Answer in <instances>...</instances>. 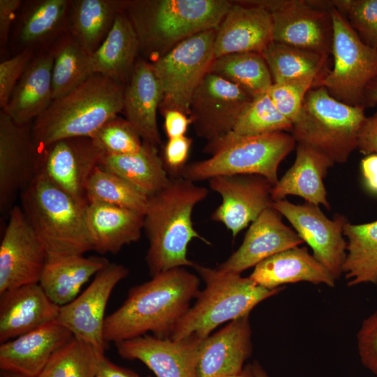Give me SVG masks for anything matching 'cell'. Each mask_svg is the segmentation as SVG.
<instances>
[{"label":"cell","instance_id":"cell-1","mask_svg":"<svg viewBox=\"0 0 377 377\" xmlns=\"http://www.w3.org/2000/svg\"><path fill=\"white\" fill-rule=\"evenodd\" d=\"M198 276L186 267L159 273L130 289L124 303L105 318V343H117L151 332L169 338L200 293Z\"/></svg>","mask_w":377,"mask_h":377},{"label":"cell","instance_id":"cell-2","mask_svg":"<svg viewBox=\"0 0 377 377\" xmlns=\"http://www.w3.org/2000/svg\"><path fill=\"white\" fill-rule=\"evenodd\" d=\"M208 193L207 188L179 176L170 177L163 188L149 197L144 230L149 242L145 260L151 277L176 267H193L195 263L187 257L193 239L211 244L192 221L194 207Z\"/></svg>","mask_w":377,"mask_h":377},{"label":"cell","instance_id":"cell-3","mask_svg":"<svg viewBox=\"0 0 377 377\" xmlns=\"http://www.w3.org/2000/svg\"><path fill=\"white\" fill-rule=\"evenodd\" d=\"M125 87L94 73L69 93L52 101L32 122L34 140L42 150L66 138L93 135L124 109Z\"/></svg>","mask_w":377,"mask_h":377},{"label":"cell","instance_id":"cell-4","mask_svg":"<svg viewBox=\"0 0 377 377\" xmlns=\"http://www.w3.org/2000/svg\"><path fill=\"white\" fill-rule=\"evenodd\" d=\"M231 6L226 0H131L125 12L140 50L155 61L185 39L216 29Z\"/></svg>","mask_w":377,"mask_h":377},{"label":"cell","instance_id":"cell-5","mask_svg":"<svg viewBox=\"0 0 377 377\" xmlns=\"http://www.w3.org/2000/svg\"><path fill=\"white\" fill-rule=\"evenodd\" d=\"M21 207L41 241L47 260L93 251L86 207L39 172L20 194Z\"/></svg>","mask_w":377,"mask_h":377},{"label":"cell","instance_id":"cell-6","mask_svg":"<svg viewBox=\"0 0 377 377\" xmlns=\"http://www.w3.org/2000/svg\"><path fill=\"white\" fill-rule=\"evenodd\" d=\"M193 268L205 287L173 328L169 337L172 339L191 336L204 339L221 324L250 314L258 304L285 288L267 289L249 276L196 263Z\"/></svg>","mask_w":377,"mask_h":377},{"label":"cell","instance_id":"cell-7","mask_svg":"<svg viewBox=\"0 0 377 377\" xmlns=\"http://www.w3.org/2000/svg\"><path fill=\"white\" fill-rule=\"evenodd\" d=\"M296 145L292 134L287 132L253 136L229 134L207 144L204 151L211 156L186 164L179 176L196 182L219 175H257L274 186L279 181V165Z\"/></svg>","mask_w":377,"mask_h":377},{"label":"cell","instance_id":"cell-8","mask_svg":"<svg viewBox=\"0 0 377 377\" xmlns=\"http://www.w3.org/2000/svg\"><path fill=\"white\" fill-rule=\"evenodd\" d=\"M366 118L363 106L341 102L320 86L308 91L291 134L297 144L321 152L334 164L343 163L357 149Z\"/></svg>","mask_w":377,"mask_h":377},{"label":"cell","instance_id":"cell-9","mask_svg":"<svg viewBox=\"0 0 377 377\" xmlns=\"http://www.w3.org/2000/svg\"><path fill=\"white\" fill-rule=\"evenodd\" d=\"M330 14L334 64L319 87L341 102L363 106L366 88L377 77V50L364 43L334 6Z\"/></svg>","mask_w":377,"mask_h":377},{"label":"cell","instance_id":"cell-10","mask_svg":"<svg viewBox=\"0 0 377 377\" xmlns=\"http://www.w3.org/2000/svg\"><path fill=\"white\" fill-rule=\"evenodd\" d=\"M215 29L182 41L151 64L161 84V112L175 110L189 115L191 98L214 59Z\"/></svg>","mask_w":377,"mask_h":377},{"label":"cell","instance_id":"cell-11","mask_svg":"<svg viewBox=\"0 0 377 377\" xmlns=\"http://www.w3.org/2000/svg\"><path fill=\"white\" fill-rule=\"evenodd\" d=\"M330 1L260 0L270 13L273 41L327 56L332 53Z\"/></svg>","mask_w":377,"mask_h":377},{"label":"cell","instance_id":"cell-12","mask_svg":"<svg viewBox=\"0 0 377 377\" xmlns=\"http://www.w3.org/2000/svg\"><path fill=\"white\" fill-rule=\"evenodd\" d=\"M253 98L236 84L207 73L190 103L188 117L196 135L207 144L226 137Z\"/></svg>","mask_w":377,"mask_h":377},{"label":"cell","instance_id":"cell-13","mask_svg":"<svg viewBox=\"0 0 377 377\" xmlns=\"http://www.w3.org/2000/svg\"><path fill=\"white\" fill-rule=\"evenodd\" d=\"M272 207L292 225L294 230L312 249L314 258L337 280L343 274L347 242L343 226L345 216L328 219L319 206L305 202L302 205L287 200L274 201Z\"/></svg>","mask_w":377,"mask_h":377},{"label":"cell","instance_id":"cell-14","mask_svg":"<svg viewBox=\"0 0 377 377\" xmlns=\"http://www.w3.org/2000/svg\"><path fill=\"white\" fill-rule=\"evenodd\" d=\"M31 124L15 123L0 111V210L12 209L21 193L40 172L41 150L36 145Z\"/></svg>","mask_w":377,"mask_h":377},{"label":"cell","instance_id":"cell-15","mask_svg":"<svg viewBox=\"0 0 377 377\" xmlns=\"http://www.w3.org/2000/svg\"><path fill=\"white\" fill-rule=\"evenodd\" d=\"M47 260L45 249L22 207L13 206L0 244V293L39 283Z\"/></svg>","mask_w":377,"mask_h":377},{"label":"cell","instance_id":"cell-16","mask_svg":"<svg viewBox=\"0 0 377 377\" xmlns=\"http://www.w3.org/2000/svg\"><path fill=\"white\" fill-rule=\"evenodd\" d=\"M105 154L92 138L60 140L41 150L40 172L75 200L87 205L88 182Z\"/></svg>","mask_w":377,"mask_h":377},{"label":"cell","instance_id":"cell-17","mask_svg":"<svg viewBox=\"0 0 377 377\" xmlns=\"http://www.w3.org/2000/svg\"><path fill=\"white\" fill-rule=\"evenodd\" d=\"M128 273L125 266L110 263L95 275L81 295L60 307L56 322L74 337L105 353L106 343L103 338V327L106 306L114 287Z\"/></svg>","mask_w":377,"mask_h":377},{"label":"cell","instance_id":"cell-18","mask_svg":"<svg viewBox=\"0 0 377 377\" xmlns=\"http://www.w3.org/2000/svg\"><path fill=\"white\" fill-rule=\"evenodd\" d=\"M208 181L209 188L222 199L211 219L223 224L234 239L265 209L272 207L273 185L263 176L219 175Z\"/></svg>","mask_w":377,"mask_h":377},{"label":"cell","instance_id":"cell-19","mask_svg":"<svg viewBox=\"0 0 377 377\" xmlns=\"http://www.w3.org/2000/svg\"><path fill=\"white\" fill-rule=\"evenodd\" d=\"M202 340L193 336L172 339L147 334L115 345L121 357L140 360L156 377H198Z\"/></svg>","mask_w":377,"mask_h":377},{"label":"cell","instance_id":"cell-20","mask_svg":"<svg viewBox=\"0 0 377 377\" xmlns=\"http://www.w3.org/2000/svg\"><path fill=\"white\" fill-rule=\"evenodd\" d=\"M303 243L296 231L283 222L282 215L270 207L251 223L239 247L216 268L241 274L276 253Z\"/></svg>","mask_w":377,"mask_h":377},{"label":"cell","instance_id":"cell-21","mask_svg":"<svg viewBox=\"0 0 377 377\" xmlns=\"http://www.w3.org/2000/svg\"><path fill=\"white\" fill-rule=\"evenodd\" d=\"M215 29L214 59L239 52L263 51L273 41L272 17L261 8L236 1Z\"/></svg>","mask_w":377,"mask_h":377},{"label":"cell","instance_id":"cell-22","mask_svg":"<svg viewBox=\"0 0 377 377\" xmlns=\"http://www.w3.org/2000/svg\"><path fill=\"white\" fill-rule=\"evenodd\" d=\"M252 353L249 314L230 321L201 343L198 377H227L239 374Z\"/></svg>","mask_w":377,"mask_h":377},{"label":"cell","instance_id":"cell-23","mask_svg":"<svg viewBox=\"0 0 377 377\" xmlns=\"http://www.w3.org/2000/svg\"><path fill=\"white\" fill-rule=\"evenodd\" d=\"M70 6L69 0L23 1L12 34L15 54L47 50L68 31Z\"/></svg>","mask_w":377,"mask_h":377},{"label":"cell","instance_id":"cell-24","mask_svg":"<svg viewBox=\"0 0 377 377\" xmlns=\"http://www.w3.org/2000/svg\"><path fill=\"white\" fill-rule=\"evenodd\" d=\"M39 283L0 293V342L15 339L56 321L60 311Z\"/></svg>","mask_w":377,"mask_h":377},{"label":"cell","instance_id":"cell-25","mask_svg":"<svg viewBox=\"0 0 377 377\" xmlns=\"http://www.w3.org/2000/svg\"><path fill=\"white\" fill-rule=\"evenodd\" d=\"M73 337L54 321L2 343L0 369L38 377L53 354Z\"/></svg>","mask_w":377,"mask_h":377},{"label":"cell","instance_id":"cell-26","mask_svg":"<svg viewBox=\"0 0 377 377\" xmlns=\"http://www.w3.org/2000/svg\"><path fill=\"white\" fill-rule=\"evenodd\" d=\"M162 98L151 63L138 60L125 87L123 111L142 141L156 147L161 143L156 115Z\"/></svg>","mask_w":377,"mask_h":377},{"label":"cell","instance_id":"cell-27","mask_svg":"<svg viewBox=\"0 0 377 377\" xmlns=\"http://www.w3.org/2000/svg\"><path fill=\"white\" fill-rule=\"evenodd\" d=\"M257 284L275 289L301 281L334 287L336 279L306 247L295 246L257 264L249 276Z\"/></svg>","mask_w":377,"mask_h":377},{"label":"cell","instance_id":"cell-28","mask_svg":"<svg viewBox=\"0 0 377 377\" xmlns=\"http://www.w3.org/2000/svg\"><path fill=\"white\" fill-rule=\"evenodd\" d=\"M86 224L93 251L115 254L139 240L144 230V214L129 209L99 202L86 207Z\"/></svg>","mask_w":377,"mask_h":377},{"label":"cell","instance_id":"cell-29","mask_svg":"<svg viewBox=\"0 0 377 377\" xmlns=\"http://www.w3.org/2000/svg\"><path fill=\"white\" fill-rule=\"evenodd\" d=\"M334 163L321 152L306 145H296L292 166L272 187L273 202L297 195L306 202L330 209L323 179Z\"/></svg>","mask_w":377,"mask_h":377},{"label":"cell","instance_id":"cell-30","mask_svg":"<svg viewBox=\"0 0 377 377\" xmlns=\"http://www.w3.org/2000/svg\"><path fill=\"white\" fill-rule=\"evenodd\" d=\"M52 62L50 52L43 50L29 63L3 110L15 123L31 124L52 102Z\"/></svg>","mask_w":377,"mask_h":377},{"label":"cell","instance_id":"cell-31","mask_svg":"<svg viewBox=\"0 0 377 377\" xmlns=\"http://www.w3.org/2000/svg\"><path fill=\"white\" fill-rule=\"evenodd\" d=\"M139 50L135 30L125 10L121 11L117 15L107 37L91 54L93 73L103 75L124 85L131 77Z\"/></svg>","mask_w":377,"mask_h":377},{"label":"cell","instance_id":"cell-32","mask_svg":"<svg viewBox=\"0 0 377 377\" xmlns=\"http://www.w3.org/2000/svg\"><path fill=\"white\" fill-rule=\"evenodd\" d=\"M109 263L103 257L83 255L47 260L39 284L54 303L62 306L75 300L83 285Z\"/></svg>","mask_w":377,"mask_h":377},{"label":"cell","instance_id":"cell-33","mask_svg":"<svg viewBox=\"0 0 377 377\" xmlns=\"http://www.w3.org/2000/svg\"><path fill=\"white\" fill-rule=\"evenodd\" d=\"M126 3L121 0H71L68 31L91 54L107 37Z\"/></svg>","mask_w":377,"mask_h":377},{"label":"cell","instance_id":"cell-34","mask_svg":"<svg viewBox=\"0 0 377 377\" xmlns=\"http://www.w3.org/2000/svg\"><path fill=\"white\" fill-rule=\"evenodd\" d=\"M100 166L124 178L148 197L163 188L170 179L157 147L146 142L133 153L105 154Z\"/></svg>","mask_w":377,"mask_h":377},{"label":"cell","instance_id":"cell-35","mask_svg":"<svg viewBox=\"0 0 377 377\" xmlns=\"http://www.w3.org/2000/svg\"><path fill=\"white\" fill-rule=\"evenodd\" d=\"M343 235L347 246L343 274L347 286L377 285V220L362 224L348 221Z\"/></svg>","mask_w":377,"mask_h":377},{"label":"cell","instance_id":"cell-36","mask_svg":"<svg viewBox=\"0 0 377 377\" xmlns=\"http://www.w3.org/2000/svg\"><path fill=\"white\" fill-rule=\"evenodd\" d=\"M47 50L53 61V100L69 93L94 74L91 54L85 51L68 31Z\"/></svg>","mask_w":377,"mask_h":377},{"label":"cell","instance_id":"cell-37","mask_svg":"<svg viewBox=\"0 0 377 377\" xmlns=\"http://www.w3.org/2000/svg\"><path fill=\"white\" fill-rule=\"evenodd\" d=\"M270 71L273 83L313 77L320 82L329 71L328 57L272 41L261 53Z\"/></svg>","mask_w":377,"mask_h":377},{"label":"cell","instance_id":"cell-38","mask_svg":"<svg viewBox=\"0 0 377 377\" xmlns=\"http://www.w3.org/2000/svg\"><path fill=\"white\" fill-rule=\"evenodd\" d=\"M208 73L228 80L255 98L273 84L269 68L260 53L239 52L215 58Z\"/></svg>","mask_w":377,"mask_h":377},{"label":"cell","instance_id":"cell-39","mask_svg":"<svg viewBox=\"0 0 377 377\" xmlns=\"http://www.w3.org/2000/svg\"><path fill=\"white\" fill-rule=\"evenodd\" d=\"M88 202H99L145 214L149 197L120 176L100 165L91 175L86 190Z\"/></svg>","mask_w":377,"mask_h":377},{"label":"cell","instance_id":"cell-40","mask_svg":"<svg viewBox=\"0 0 377 377\" xmlns=\"http://www.w3.org/2000/svg\"><path fill=\"white\" fill-rule=\"evenodd\" d=\"M104 353L73 337L51 357L38 377H96Z\"/></svg>","mask_w":377,"mask_h":377},{"label":"cell","instance_id":"cell-41","mask_svg":"<svg viewBox=\"0 0 377 377\" xmlns=\"http://www.w3.org/2000/svg\"><path fill=\"white\" fill-rule=\"evenodd\" d=\"M292 129L293 123L279 111L267 91L253 98L230 134L253 136L276 132L291 133Z\"/></svg>","mask_w":377,"mask_h":377},{"label":"cell","instance_id":"cell-42","mask_svg":"<svg viewBox=\"0 0 377 377\" xmlns=\"http://www.w3.org/2000/svg\"><path fill=\"white\" fill-rule=\"evenodd\" d=\"M332 4L361 40L377 50V0H334Z\"/></svg>","mask_w":377,"mask_h":377},{"label":"cell","instance_id":"cell-43","mask_svg":"<svg viewBox=\"0 0 377 377\" xmlns=\"http://www.w3.org/2000/svg\"><path fill=\"white\" fill-rule=\"evenodd\" d=\"M108 155H123L138 151L142 140L125 119H110L91 137Z\"/></svg>","mask_w":377,"mask_h":377},{"label":"cell","instance_id":"cell-44","mask_svg":"<svg viewBox=\"0 0 377 377\" xmlns=\"http://www.w3.org/2000/svg\"><path fill=\"white\" fill-rule=\"evenodd\" d=\"M315 87V78L304 77L273 83L267 94L279 111L293 124L308 91Z\"/></svg>","mask_w":377,"mask_h":377},{"label":"cell","instance_id":"cell-45","mask_svg":"<svg viewBox=\"0 0 377 377\" xmlns=\"http://www.w3.org/2000/svg\"><path fill=\"white\" fill-rule=\"evenodd\" d=\"M36 52L24 50L0 64V108L5 110L13 91Z\"/></svg>","mask_w":377,"mask_h":377},{"label":"cell","instance_id":"cell-46","mask_svg":"<svg viewBox=\"0 0 377 377\" xmlns=\"http://www.w3.org/2000/svg\"><path fill=\"white\" fill-rule=\"evenodd\" d=\"M357 346L362 364L377 376V309L362 321Z\"/></svg>","mask_w":377,"mask_h":377},{"label":"cell","instance_id":"cell-47","mask_svg":"<svg viewBox=\"0 0 377 377\" xmlns=\"http://www.w3.org/2000/svg\"><path fill=\"white\" fill-rule=\"evenodd\" d=\"M192 140L185 135L168 139L161 157L169 177H179L186 165Z\"/></svg>","mask_w":377,"mask_h":377},{"label":"cell","instance_id":"cell-48","mask_svg":"<svg viewBox=\"0 0 377 377\" xmlns=\"http://www.w3.org/2000/svg\"><path fill=\"white\" fill-rule=\"evenodd\" d=\"M21 0H0V45L4 49L8 42L9 34L15 24L22 4Z\"/></svg>","mask_w":377,"mask_h":377},{"label":"cell","instance_id":"cell-49","mask_svg":"<svg viewBox=\"0 0 377 377\" xmlns=\"http://www.w3.org/2000/svg\"><path fill=\"white\" fill-rule=\"evenodd\" d=\"M357 149L365 156L377 154V110L367 117L359 133Z\"/></svg>","mask_w":377,"mask_h":377},{"label":"cell","instance_id":"cell-50","mask_svg":"<svg viewBox=\"0 0 377 377\" xmlns=\"http://www.w3.org/2000/svg\"><path fill=\"white\" fill-rule=\"evenodd\" d=\"M164 117V128L168 139L184 136L191 124L189 117L183 112L168 110L162 112Z\"/></svg>","mask_w":377,"mask_h":377},{"label":"cell","instance_id":"cell-51","mask_svg":"<svg viewBox=\"0 0 377 377\" xmlns=\"http://www.w3.org/2000/svg\"><path fill=\"white\" fill-rule=\"evenodd\" d=\"M361 169L367 188L377 193V154L366 156L361 161Z\"/></svg>","mask_w":377,"mask_h":377},{"label":"cell","instance_id":"cell-52","mask_svg":"<svg viewBox=\"0 0 377 377\" xmlns=\"http://www.w3.org/2000/svg\"><path fill=\"white\" fill-rule=\"evenodd\" d=\"M96 377H139L135 372L119 367L105 356L102 359Z\"/></svg>","mask_w":377,"mask_h":377},{"label":"cell","instance_id":"cell-53","mask_svg":"<svg viewBox=\"0 0 377 377\" xmlns=\"http://www.w3.org/2000/svg\"><path fill=\"white\" fill-rule=\"evenodd\" d=\"M364 100L371 103H377V77L367 85Z\"/></svg>","mask_w":377,"mask_h":377},{"label":"cell","instance_id":"cell-54","mask_svg":"<svg viewBox=\"0 0 377 377\" xmlns=\"http://www.w3.org/2000/svg\"><path fill=\"white\" fill-rule=\"evenodd\" d=\"M252 367L254 377H269L265 370L257 361L253 362Z\"/></svg>","mask_w":377,"mask_h":377},{"label":"cell","instance_id":"cell-55","mask_svg":"<svg viewBox=\"0 0 377 377\" xmlns=\"http://www.w3.org/2000/svg\"><path fill=\"white\" fill-rule=\"evenodd\" d=\"M227 377H254L252 364H246L239 374Z\"/></svg>","mask_w":377,"mask_h":377},{"label":"cell","instance_id":"cell-56","mask_svg":"<svg viewBox=\"0 0 377 377\" xmlns=\"http://www.w3.org/2000/svg\"><path fill=\"white\" fill-rule=\"evenodd\" d=\"M0 377H29L17 372L1 370Z\"/></svg>","mask_w":377,"mask_h":377},{"label":"cell","instance_id":"cell-57","mask_svg":"<svg viewBox=\"0 0 377 377\" xmlns=\"http://www.w3.org/2000/svg\"><path fill=\"white\" fill-rule=\"evenodd\" d=\"M147 377H151V376H147Z\"/></svg>","mask_w":377,"mask_h":377}]
</instances>
